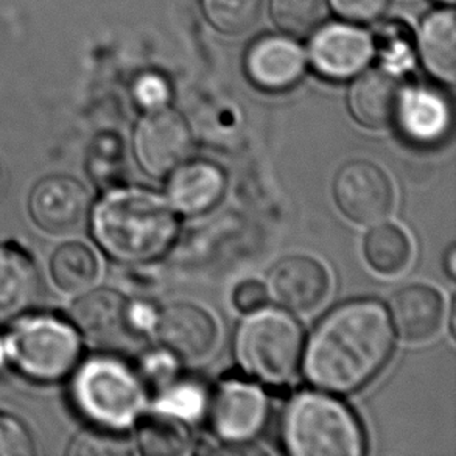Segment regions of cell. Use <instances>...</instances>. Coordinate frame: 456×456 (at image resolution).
<instances>
[{"label":"cell","mask_w":456,"mask_h":456,"mask_svg":"<svg viewBox=\"0 0 456 456\" xmlns=\"http://www.w3.org/2000/svg\"><path fill=\"white\" fill-rule=\"evenodd\" d=\"M393 347V322L382 304H343L314 329L304 360L305 376L322 391L352 393L382 370Z\"/></svg>","instance_id":"6da1fadb"},{"label":"cell","mask_w":456,"mask_h":456,"mask_svg":"<svg viewBox=\"0 0 456 456\" xmlns=\"http://www.w3.org/2000/svg\"><path fill=\"white\" fill-rule=\"evenodd\" d=\"M4 189H5V178H4V172H2V167H0V198L4 195Z\"/></svg>","instance_id":"d590c367"},{"label":"cell","mask_w":456,"mask_h":456,"mask_svg":"<svg viewBox=\"0 0 456 456\" xmlns=\"http://www.w3.org/2000/svg\"><path fill=\"white\" fill-rule=\"evenodd\" d=\"M55 284L66 293H80L99 276V260L83 243H68L60 248L50 262Z\"/></svg>","instance_id":"cb8c5ba5"},{"label":"cell","mask_w":456,"mask_h":456,"mask_svg":"<svg viewBox=\"0 0 456 456\" xmlns=\"http://www.w3.org/2000/svg\"><path fill=\"white\" fill-rule=\"evenodd\" d=\"M136 441L143 455L181 456L191 452V438L183 419L172 414H149L137 426Z\"/></svg>","instance_id":"7402d4cb"},{"label":"cell","mask_w":456,"mask_h":456,"mask_svg":"<svg viewBox=\"0 0 456 456\" xmlns=\"http://www.w3.org/2000/svg\"><path fill=\"white\" fill-rule=\"evenodd\" d=\"M94 237L111 257L125 264L158 259L178 234L168 200L139 187H112L94 210Z\"/></svg>","instance_id":"7a4b0ae2"},{"label":"cell","mask_w":456,"mask_h":456,"mask_svg":"<svg viewBox=\"0 0 456 456\" xmlns=\"http://www.w3.org/2000/svg\"><path fill=\"white\" fill-rule=\"evenodd\" d=\"M272 14L281 30L291 37H308L326 20L329 0H272Z\"/></svg>","instance_id":"d4e9b609"},{"label":"cell","mask_w":456,"mask_h":456,"mask_svg":"<svg viewBox=\"0 0 456 456\" xmlns=\"http://www.w3.org/2000/svg\"><path fill=\"white\" fill-rule=\"evenodd\" d=\"M72 456H124L130 455V439L120 430L95 426L78 433L68 452Z\"/></svg>","instance_id":"83f0119b"},{"label":"cell","mask_w":456,"mask_h":456,"mask_svg":"<svg viewBox=\"0 0 456 456\" xmlns=\"http://www.w3.org/2000/svg\"><path fill=\"white\" fill-rule=\"evenodd\" d=\"M389 310L391 322L403 341L426 343L443 326L445 303L436 289L426 284H413L395 293Z\"/></svg>","instance_id":"2e32d148"},{"label":"cell","mask_w":456,"mask_h":456,"mask_svg":"<svg viewBox=\"0 0 456 456\" xmlns=\"http://www.w3.org/2000/svg\"><path fill=\"white\" fill-rule=\"evenodd\" d=\"M35 453L31 433L22 420L0 413V456H30Z\"/></svg>","instance_id":"f546056e"},{"label":"cell","mask_w":456,"mask_h":456,"mask_svg":"<svg viewBox=\"0 0 456 456\" xmlns=\"http://www.w3.org/2000/svg\"><path fill=\"white\" fill-rule=\"evenodd\" d=\"M91 198L74 178L50 176L31 191L30 214L39 228L50 234L77 232L87 222Z\"/></svg>","instance_id":"30bf717a"},{"label":"cell","mask_w":456,"mask_h":456,"mask_svg":"<svg viewBox=\"0 0 456 456\" xmlns=\"http://www.w3.org/2000/svg\"><path fill=\"white\" fill-rule=\"evenodd\" d=\"M333 198L349 220L370 226L383 222L391 214L395 187L388 175L374 162L352 160L337 173Z\"/></svg>","instance_id":"ba28073f"},{"label":"cell","mask_w":456,"mask_h":456,"mask_svg":"<svg viewBox=\"0 0 456 456\" xmlns=\"http://www.w3.org/2000/svg\"><path fill=\"white\" fill-rule=\"evenodd\" d=\"M268 289L285 310L308 314L326 301L330 276L326 266L308 256H289L273 266Z\"/></svg>","instance_id":"4fadbf2b"},{"label":"cell","mask_w":456,"mask_h":456,"mask_svg":"<svg viewBox=\"0 0 456 456\" xmlns=\"http://www.w3.org/2000/svg\"><path fill=\"white\" fill-rule=\"evenodd\" d=\"M41 297V276L20 248L0 245V327L22 318Z\"/></svg>","instance_id":"e0dca14e"},{"label":"cell","mask_w":456,"mask_h":456,"mask_svg":"<svg viewBox=\"0 0 456 456\" xmlns=\"http://www.w3.org/2000/svg\"><path fill=\"white\" fill-rule=\"evenodd\" d=\"M447 273L451 274V278L455 276V248H449V253H447Z\"/></svg>","instance_id":"e575fe53"},{"label":"cell","mask_w":456,"mask_h":456,"mask_svg":"<svg viewBox=\"0 0 456 456\" xmlns=\"http://www.w3.org/2000/svg\"><path fill=\"white\" fill-rule=\"evenodd\" d=\"M154 332L173 357L195 362L214 351L218 327L212 314L193 304H173L156 316Z\"/></svg>","instance_id":"8fae6325"},{"label":"cell","mask_w":456,"mask_h":456,"mask_svg":"<svg viewBox=\"0 0 456 456\" xmlns=\"http://www.w3.org/2000/svg\"><path fill=\"white\" fill-rule=\"evenodd\" d=\"M403 134L420 145H432L445 136L451 126V108L441 94L432 89H411L402 93L397 111Z\"/></svg>","instance_id":"ffe728a7"},{"label":"cell","mask_w":456,"mask_h":456,"mask_svg":"<svg viewBox=\"0 0 456 456\" xmlns=\"http://www.w3.org/2000/svg\"><path fill=\"white\" fill-rule=\"evenodd\" d=\"M193 136L187 120L170 108H159L137 125L134 153L139 166L151 178L168 176L189 159Z\"/></svg>","instance_id":"52a82bcc"},{"label":"cell","mask_w":456,"mask_h":456,"mask_svg":"<svg viewBox=\"0 0 456 456\" xmlns=\"http://www.w3.org/2000/svg\"><path fill=\"white\" fill-rule=\"evenodd\" d=\"M402 87L389 70L372 69L360 75L349 91V108L358 124L382 130L395 122Z\"/></svg>","instance_id":"d6986e66"},{"label":"cell","mask_w":456,"mask_h":456,"mask_svg":"<svg viewBox=\"0 0 456 456\" xmlns=\"http://www.w3.org/2000/svg\"><path fill=\"white\" fill-rule=\"evenodd\" d=\"M72 321L94 345L102 347H120L137 332L131 321V303L118 291H91L80 297L72 307Z\"/></svg>","instance_id":"7c38bea8"},{"label":"cell","mask_w":456,"mask_h":456,"mask_svg":"<svg viewBox=\"0 0 456 456\" xmlns=\"http://www.w3.org/2000/svg\"><path fill=\"white\" fill-rule=\"evenodd\" d=\"M142 370L143 377H141L142 380L150 383V385L160 387V388L164 389L170 383L175 382L176 363H175V357H173L170 352L150 354L143 360Z\"/></svg>","instance_id":"d6a6232c"},{"label":"cell","mask_w":456,"mask_h":456,"mask_svg":"<svg viewBox=\"0 0 456 456\" xmlns=\"http://www.w3.org/2000/svg\"><path fill=\"white\" fill-rule=\"evenodd\" d=\"M443 2H447V4H453V0H443Z\"/></svg>","instance_id":"8d00e7d4"},{"label":"cell","mask_w":456,"mask_h":456,"mask_svg":"<svg viewBox=\"0 0 456 456\" xmlns=\"http://www.w3.org/2000/svg\"><path fill=\"white\" fill-rule=\"evenodd\" d=\"M305 70L304 50L287 37H264L248 50L247 72L254 85L266 91H284L297 85Z\"/></svg>","instance_id":"9a60e30c"},{"label":"cell","mask_w":456,"mask_h":456,"mask_svg":"<svg viewBox=\"0 0 456 456\" xmlns=\"http://www.w3.org/2000/svg\"><path fill=\"white\" fill-rule=\"evenodd\" d=\"M168 176V201L185 216L208 212L220 201L226 189L222 168L208 160H185Z\"/></svg>","instance_id":"ac0fdd59"},{"label":"cell","mask_w":456,"mask_h":456,"mask_svg":"<svg viewBox=\"0 0 456 456\" xmlns=\"http://www.w3.org/2000/svg\"><path fill=\"white\" fill-rule=\"evenodd\" d=\"M374 50V41L366 31L352 25L332 24L314 35L310 60L321 75L346 80L366 68Z\"/></svg>","instance_id":"5bb4252c"},{"label":"cell","mask_w":456,"mask_h":456,"mask_svg":"<svg viewBox=\"0 0 456 456\" xmlns=\"http://www.w3.org/2000/svg\"><path fill=\"white\" fill-rule=\"evenodd\" d=\"M303 351V327L287 310L264 305L249 312L237 330L241 368L270 385H284L295 376Z\"/></svg>","instance_id":"277c9868"},{"label":"cell","mask_w":456,"mask_h":456,"mask_svg":"<svg viewBox=\"0 0 456 456\" xmlns=\"http://www.w3.org/2000/svg\"><path fill=\"white\" fill-rule=\"evenodd\" d=\"M210 424L218 438L245 444L264 430L270 405L265 393L253 383L226 382L210 401Z\"/></svg>","instance_id":"9c48e42d"},{"label":"cell","mask_w":456,"mask_h":456,"mask_svg":"<svg viewBox=\"0 0 456 456\" xmlns=\"http://www.w3.org/2000/svg\"><path fill=\"white\" fill-rule=\"evenodd\" d=\"M87 170L100 187H118L126 176V154L122 141L112 134L97 137L87 154Z\"/></svg>","instance_id":"484cf974"},{"label":"cell","mask_w":456,"mask_h":456,"mask_svg":"<svg viewBox=\"0 0 456 456\" xmlns=\"http://www.w3.org/2000/svg\"><path fill=\"white\" fill-rule=\"evenodd\" d=\"M333 10L341 18L349 19L354 22H370L380 18L388 0H329Z\"/></svg>","instance_id":"1f68e13d"},{"label":"cell","mask_w":456,"mask_h":456,"mask_svg":"<svg viewBox=\"0 0 456 456\" xmlns=\"http://www.w3.org/2000/svg\"><path fill=\"white\" fill-rule=\"evenodd\" d=\"M6 352L20 374L35 382H56L78 363L80 337L68 321L37 314L12 326Z\"/></svg>","instance_id":"8992f818"},{"label":"cell","mask_w":456,"mask_h":456,"mask_svg":"<svg viewBox=\"0 0 456 456\" xmlns=\"http://www.w3.org/2000/svg\"><path fill=\"white\" fill-rule=\"evenodd\" d=\"M265 0H203L204 12L216 30L241 35L259 20Z\"/></svg>","instance_id":"4316f807"},{"label":"cell","mask_w":456,"mask_h":456,"mask_svg":"<svg viewBox=\"0 0 456 456\" xmlns=\"http://www.w3.org/2000/svg\"><path fill=\"white\" fill-rule=\"evenodd\" d=\"M419 53L427 70L444 83L456 78V22L453 10L427 16L419 31Z\"/></svg>","instance_id":"44dd1931"},{"label":"cell","mask_w":456,"mask_h":456,"mask_svg":"<svg viewBox=\"0 0 456 456\" xmlns=\"http://www.w3.org/2000/svg\"><path fill=\"white\" fill-rule=\"evenodd\" d=\"M0 363H2V347H0Z\"/></svg>","instance_id":"74e56055"},{"label":"cell","mask_w":456,"mask_h":456,"mask_svg":"<svg viewBox=\"0 0 456 456\" xmlns=\"http://www.w3.org/2000/svg\"><path fill=\"white\" fill-rule=\"evenodd\" d=\"M72 399L95 426L124 430L141 414L145 389L141 376L122 360L94 357L77 372Z\"/></svg>","instance_id":"5b68a950"},{"label":"cell","mask_w":456,"mask_h":456,"mask_svg":"<svg viewBox=\"0 0 456 456\" xmlns=\"http://www.w3.org/2000/svg\"><path fill=\"white\" fill-rule=\"evenodd\" d=\"M285 449L295 456H362L363 428L343 402L320 393L293 397L282 424Z\"/></svg>","instance_id":"3957f363"},{"label":"cell","mask_w":456,"mask_h":456,"mask_svg":"<svg viewBox=\"0 0 456 456\" xmlns=\"http://www.w3.org/2000/svg\"><path fill=\"white\" fill-rule=\"evenodd\" d=\"M208 397L203 389L191 382L170 383L158 401V411L179 419H195L203 413Z\"/></svg>","instance_id":"f1b7e54d"},{"label":"cell","mask_w":456,"mask_h":456,"mask_svg":"<svg viewBox=\"0 0 456 456\" xmlns=\"http://www.w3.org/2000/svg\"><path fill=\"white\" fill-rule=\"evenodd\" d=\"M364 256L377 273L393 276L407 268L411 260L408 235L393 223H377L364 239Z\"/></svg>","instance_id":"603a6c76"},{"label":"cell","mask_w":456,"mask_h":456,"mask_svg":"<svg viewBox=\"0 0 456 456\" xmlns=\"http://www.w3.org/2000/svg\"><path fill=\"white\" fill-rule=\"evenodd\" d=\"M134 99L147 111H154L170 102V85L158 74H145L134 85Z\"/></svg>","instance_id":"4dcf8cb0"},{"label":"cell","mask_w":456,"mask_h":456,"mask_svg":"<svg viewBox=\"0 0 456 456\" xmlns=\"http://www.w3.org/2000/svg\"><path fill=\"white\" fill-rule=\"evenodd\" d=\"M268 289L259 281H243L237 285L232 293V301L237 310L240 312H254L257 308L264 307L268 303Z\"/></svg>","instance_id":"836d02e7"}]
</instances>
